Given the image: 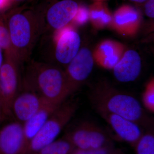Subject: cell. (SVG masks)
I'll use <instances>...</instances> for the list:
<instances>
[{
	"label": "cell",
	"instance_id": "cell-1",
	"mask_svg": "<svg viewBox=\"0 0 154 154\" xmlns=\"http://www.w3.org/2000/svg\"><path fill=\"white\" fill-rule=\"evenodd\" d=\"M22 86L45 101L60 105L72 94L64 71L56 65L31 60L26 68Z\"/></svg>",
	"mask_w": 154,
	"mask_h": 154
},
{
	"label": "cell",
	"instance_id": "cell-2",
	"mask_svg": "<svg viewBox=\"0 0 154 154\" xmlns=\"http://www.w3.org/2000/svg\"><path fill=\"white\" fill-rule=\"evenodd\" d=\"M13 52L20 63L28 61L42 29L38 13L22 8L14 10L7 19Z\"/></svg>",
	"mask_w": 154,
	"mask_h": 154
},
{
	"label": "cell",
	"instance_id": "cell-3",
	"mask_svg": "<svg viewBox=\"0 0 154 154\" xmlns=\"http://www.w3.org/2000/svg\"><path fill=\"white\" fill-rule=\"evenodd\" d=\"M95 108H99L134 122L145 125L144 111L138 101L131 95L121 93L107 87L98 88L91 96Z\"/></svg>",
	"mask_w": 154,
	"mask_h": 154
},
{
	"label": "cell",
	"instance_id": "cell-4",
	"mask_svg": "<svg viewBox=\"0 0 154 154\" xmlns=\"http://www.w3.org/2000/svg\"><path fill=\"white\" fill-rule=\"evenodd\" d=\"M77 103L65 101L57 108L29 143L23 154H34L51 143L73 117Z\"/></svg>",
	"mask_w": 154,
	"mask_h": 154
},
{
	"label": "cell",
	"instance_id": "cell-5",
	"mask_svg": "<svg viewBox=\"0 0 154 154\" xmlns=\"http://www.w3.org/2000/svg\"><path fill=\"white\" fill-rule=\"evenodd\" d=\"M79 5L75 0H57L49 5L43 14H38L42 34L48 36L66 27L74 19Z\"/></svg>",
	"mask_w": 154,
	"mask_h": 154
},
{
	"label": "cell",
	"instance_id": "cell-6",
	"mask_svg": "<svg viewBox=\"0 0 154 154\" xmlns=\"http://www.w3.org/2000/svg\"><path fill=\"white\" fill-rule=\"evenodd\" d=\"M6 54V60L0 69V96L8 119L13 117L11 105L19 92V66L21 63L13 54Z\"/></svg>",
	"mask_w": 154,
	"mask_h": 154
},
{
	"label": "cell",
	"instance_id": "cell-7",
	"mask_svg": "<svg viewBox=\"0 0 154 154\" xmlns=\"http://www.w3.org/2000/svg\"><path fill=\"white\" fill-rule=\"evenodd\" d=\"M75 148L87 150L104 147L110 140L103 131L93 123L84 122L66 135Z\"/></svg>",
	"mask_w": 154,
	"mask_h": 154
},
{
	"label": "cell",
	"instance_id": "cell-8",
	"mask_svg": "<svg viewBox=\"0 0 154 154\" xmlns=\"http://www.w3.org/2000/svg\"><path fill=\"white\" fill-rule=\"evenodd\" d=\"M54 60L63 65H67L80 49L81 38L76 31L64 28L54 33Z\"/></svg>",
	"mask_w": 154,
	"mask_h": 154
},
{
	"label": "cell",
	"instance_id": "cell-9",
	"mask_svg": "<svg viewBox=\"0 0 154 154\" xmlns=\"http://www.w3.org/2000/svg\"><path fill=\"white\" fill-rule=\"evenodd\" d=\"M94 59L90 49L80 48L75 56L66 66L64 72L68 82L73 93L81 83L87 79L94 68Z\"/></svg>",
	"mask_w": 154,
	"mask_h": 154
},
{
	"label": "cell",
	"instance_id": "cell-10",
	"mask_svg": "<svg viewBox=\"0 0 154 154\" xmlns=\"http://www.w3.org/2000/svg\"><path fill=\"white\" fill-rule=\"evenodd\" d=\"M23 91L19 92L11 105L12 116L17 121L24 124L36 114L47 101L34 91L23 88Z\"/></svg>",
	"mask_w": 154,
	"mask_h": 154
},
{
	"label": "cell",
	"instance_id": "cell-11",
	"mask_svg": "<svg viewBox=\"0 0 154 154\" xmlns=\"http://www.w3.org/2000/svg\"><path fill=\"white\" fill-rule=\"evenodd\" d=\"M98 113L110 125L114 132L122 140L134 146L143 134L138 125L119 116L96 108Z\"/></svg>",
	"mask_w": 154,
	"mask_h": 154
},
{
	"label": "cell",
	"instance_id": "cell-12",
	"mask_svg": "<svg viewBox=\"0 0 154 154\" xmlns=\"http://www.w3.org/2000/svg\"><path fill=\"white\" fill-rule=\"evenodd\" d=\"M25 148L23 124L14 122L0 128V154H23Z\"/></svg>",
	"mask_w": 154,
	"mask_h": 154
},
{
	"label": "cell",
	"instance_id": "cell-13",
	"mask_svg": "<svg viewBox=\"0 0 154 154\" xmlns=\"http://www.w3.org/2000/svg\"><path fill=\"white\" fill-rule=\"evenodd\" d=\"M142 68V61L138 53L129 50L113 67V75L121 82H133L139 76Z\"/></svg>",
	"mask_w": 154,
	"mask_h": 154
},
{
	"label": "cell",
	"instance_id": "cell-14",
	"mask_svg": "<svg viewBox=\"0 0 154 154\" xmlns=\"http://www.w3.org/2000/svg\"><path fill=\"white\" fill-rule=\"evenodd\" d=\"M60 105L47 102L36 114L23 124L26 143L25 149L31 140L41 129L54 110Z\"/></svg>",
	"mask_w": 154,
	"mask_h": 154
},
{
	"label": "cell",
	"instance_id": "cell-15",
	"mask_svg": "<svg viewBox=\"0 0 154 154\" xmlns=\"http://www.w3.org/2000/svg\"><path fill=\"white\" fill-rule=\"evenodd\" d=\"M75 148L66 137L42 148L34 154H70Z\"/></svg>",
	"mask_w": 154,
	"mask_h": 154
},
{
	"label": "cell",
	"instance_id": "cell-16",
	"mask_svg": "<svg viewBox=\"0 0 154 154\" xmlns=\"http://www.w3.org/2000/svg\"><path fill=\"white\" fill-rule=\"evenodd\" d=\"M139 14L135 9L129 6H123L119 8L114 14V21L118 25H124L134 23L139 19Z\"/></svg>",
	"mask_w": 154,
	"mask_h": 154
},
{
	"label": "cell",
	"instance_id": "cell-17",
	"mask_svg": "<svg viewBox=\"0 0 154 154\" xmlns=\"http://www.w3.org/2000/svg\"><path fill=\"white\" fill-rule=\"evenodd\" d=\"M99 50L104 57L102 59V64L108 68L113 69L120 59L115 51L114 45L111 42H105L100 46Z\"/></svg>",
	"mask_w": 154,
	"mask_h": 154
},
{
	"label": "cell",
	"instance_id": "cell-18",
	"mask_svg": "<svg viewBox=\"0 0 154 154\" xmlns=\"http://www.w3.org/2000/svg\"><path fill=\"white\" fill-rule=\"evenodd\" d=\"M137 154H154V136L152 132L143 134L134 146Z\"/></svg>",
	"mask_w": 154,
	"mask_h": 154
},
{
	"label": "cell",
	"instance_id": "cell-19",
	"mask_svg": "<svg viewBox=\"0 0 154 154\" xmlns=\"http://www.w3.org/2000/svg\"><path fill=\"white\" fill-rule=\"evenodd\" d=\"M89 15L92 20L102 23H108L111 19L110 13L101 2H97L91 6Z\"/></svg>",
	"mask_w": 154,
	"mask_h": 154
},
{
	"label": "cell",
	"instance_id": "cell-20",
	"mask_svg": "<svg viewBox=\"0 0 154 154\" xmlns=\"http://www.w3.org/2000/svg\"><path fill=\"white\" fill-rule=\"evenodd\" d=\"M144 106L150 112L154 111V85L153 81L150 82L144 92L142 96Z\"/></svg>",
	"mask_w": 154,
	"mask_h": 154
},
{
	"label": "cell",
	"instance_id": "cell-21",
	"mask_svg": "<svg viewBox=\"0 0 154 154\" xmlns=\"http://www.w3.org/2000/svg\"><path fill=\"white\" fill-rule=\"evenodd\" d=\"M70 154H122V152L109 146L99 149L87 150L75 148Z\"/></svg>",
	"mask_w": 154,
	"mask_h": 154
},
{
	"label": "cell",
	"instance_id": "cell-22",
	"mask_svg": "<svg viewBox=\"0 0 154 154\" xmlns=\"http://www.w3.org/2000/svg\"><path fill=\"white\" fill-rule=\"evenodd\" d=\"M0 47L5 51L6 53L11 54L14 56L8 30L7 26H5L1 23H0Z\"/></svg>",
	"mask_w": 154,
	"mask_h": 154
},
{
	"label": "cell",
	"instance_id": "cell-23",
	"mask_svg": "<svg viewBox=\"0 0 154 154\" xmlns=\"http://www.w3.org/2000/svg\"><path fill=\"white\" fill-rule=\"evenodd\" d=\"M145 6L146 15L150 18L154 17V0H147Z\"/></svg>",
	"mask_w": 154,
	"mask_h": 154
},
{
	"label": "cell",
	"instance_id": "cell-24",
	"mask_svg": "<svg viewBox=\"0 0 154 154\" xmlns=\"http://www.w3.org/2000/svg\"><path fill=\"white\" fill-rule=\"evenodd\" d=\"M7 119L8 118H7L5 113L4 107H3L2 102V99H1V96H0V128H1V126H2V125L3 122Z\"/></svg>",
	"mask_w": 154,
	"mask_h": 154
},
{
	"label": "cell",
	"instance_id": "cell-25",
	"mask_svg": "<svg viewBox=\"0 0 154 154\" xmlns=\"http://www.w3.org/2000/svg\"><path fill=\"white\" fill-rule=\"evenodd\" d=\"M3 62V57L2 54V49L0 47V69L2 67V65Z\"/></svg>",
	"mask_w": 154,
	"mask_h": 154
},
{
	"label": "cell",
	"instance_id": "cell-26",
	"mask_svg": "<svg viewBox=\"0 0 154 154\" xmlns=\"http://www.w3.org/2000/svg\"><path fill=\"white\" fill-rule=\"evenodd\" d=\"M8 3L7 0H0V9L3 8Z\"/></svg>",
	"mask_w": 154,
	"mask_h": 154
},
{
	"label": "cell",
	"instance_id": "cell-27",
	"mask_svg": "<svg viewBox=\"0 0 154 154\" xmlns=\"http://www.w3.org/2000/svg\"><path fill=\"white\" fill-rule=\"evenodd\" d=\"M131 2H134L137 3H142L145 2L147 0H130Z\"/></svg>",
	"mask_w": 154,
	"mask_h": 154
},
{
	"label": "cell",
	"instance_id": "cell-28",
	"mask_svg": "<svg viewBox=\"0 0 154 154\" xmlns=\"http://www.w3.org/2000/svg\"><path fill=\"white\" fill-rule=\"evenodd\" d=\"M7 1H8V2H9V1H14V2H23V1H26V0H7Z\"/></svg>",
	"mask_w": 154,
	"mask_h": 154
},
{
	"label": "cell",
	"instance_id": "cell-29",
	"mask_svg": "<svg viewBox=\"0 0 154 154\" xmlns=\"http://www.w3.org/2000/svg\"><path fill=\"white\" fill-rule=\"evenodd\" d=\"M95 1H97V2H101L102 1H105V0H95Z\"/></svg>",
	"mask_w": 154,
	"mask_h": 154
}]
</instances>
